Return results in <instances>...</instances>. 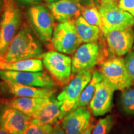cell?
<instances>
[{
  "mask_svg": "<svg viewBox=\"0 0 134 134\" xmlns=\"http://www.w3.org/2000/svg\"><path fill=\"white\" fill-rule=\"evenodd\" d=\"M42 53V46L31 30L23 28L13 38L0 60L5 62H14L37 58Z\"/></svg>",
  "mask_w": 134,
  "mask_h": 134,
  "instance_id": "1",
  "label": "cell"
},
{
  "mask_svg": "<svg viewBox=\"0 0 134 134\" xmlns=\"http://www.w3.org/2000/svg\"><path fill=\"white\" fill-rule=\"evenodd\" d=\"M92 75L91 70H82L78 72L62 91L58 94L57 99L62 102L60 120L62 119L68 113L75 109L82 92L91 80Z\"/></svg>",
  "mask_w": 134,
  "mask_h": 134,
  "instance_id": "2",
  "label": "cell"
},
{
  "mask_svg": "<svg viewBox=\"0 0 134 134\" xmlns=\"http://www.w3.org/2000/svg\"><path fill=\"white\" fill-rule=\"evenodd\" d=\"M21 23V14L16 3L8 0L0 19V58L14 37Z\"/></svg>",
  "mask_w": 134,
  "mask_h": 134,
  "instance_id": "3",
  "label": "cell"
},
{
  "mask_svg": "<svg viewBox=\"0 0 134 134\" xmlns=\"http://www.w3.org/2000/svg\"><path fill=\"white\" fill-rule=\"evenodd\" d=\"M43 64L57 85L69 83L72 75V59L69 56L59 52H47L43 55Z\"/></svg>",
  "mask_w": 134,
  "mask_h": 134,
  "instance_id": "4",
  "label": "cell"
},
{
  "mask_svg": "<svg viewBox=\"0 0 134 134\" xmlns=\"http://www.w3.org/2000/svg\"><path fill=\"white\" fill-rule=\"evenodd\" d=\"M99 11L103 26L102 32L132 27L134 26L133 17L130 13L120 9L118 3L112 0L101 1Z\"/></svg>",
  "mask_w": 134,
  "mask_h": 134,
  "instance_id": "5",
  "label": "cell"
},
{
  "mask_svg": "<svg viewBox=\"0 0 134 134\" xmlns=\"http://www.w3.org/2000/svg\"><path fill=\"white\" fill-rule=\"evenodd\" d=\"M99 71L115 91H123L133 84L125 66L124 58L115 57L104 62L100 65Z\"/></svg>",
  "mask_w": 134,
  "mask_h": 134,
  "instance_id": "6",
  "label": "cell"
},
{
  "mask_svg": "<svg viewBox=\"0 0 134 134\" xmlns=\"http://www.w3.org/2000/svg\"><path fill=\"white\" fill-rule=\"evenodd\" d=\"M53 48L65 54H73L81 44L76 32L75 20L59 23L55 26L52 38Z\"/></svg>",
  "mask_w": 134,
  "mask_h": 134,
  "instance_id": "7",
  "label": "cell"
},
{
  "mask_svg": "<svg viewBox=\"0 0 134 134\" xmlns=\"http://www.w3.org/2000/svg\"><path fill=\"white\" fill-rule=\"evenodd\" d=\"M0 79L14 83L37 87V88H55L57 84L46 71H16L0 70Z\"/></svg>",
  "mask_w": 134,
  "mask_h": 134,
  "instance_id": "8",
  "label": "cell"
},
{
  "mask_svg": "<svg viewBox=\"0 0 134 134\" xmlns=\"http://www.w3.org/2000/svg\"><path fill=\"white\" fill-rule=\"evenodd\" d=\"M30 22L38 37L43 43L52 41L54 29V18L44 6H34L28 11Z\"/></svg>",
  "mask_w": 134,
  "mask_h": 134,
  "instance_id": "9",
  "label": "cell"
},
{
  "mask_svg": "<svg viewBox=\"0 0 134 134\" xmlns=\"http://www.w3.org/2000/svg\"><path fill=\"white\" fill-rule=\"evenodd\" d=\"M32 120L31 117L5 104L0 106V128L9 134H23Z\"/></svg>",
  "mask_w": 134,
  "mask_h": 134,
  "instance_id": "10",
  "label": "cell"
},
{
  "mask_svg": "<svg viewBox=\"0 0 134 134\" xmlns=\"http://www.w3.org/2000/svg\"><path fill=\"white\" fill-rule=\"evenodd\" d=\"M99 57V46L96 42L80 46L72 58V75L82 70H91L98 64Z\"/></svg>",
  "mask_w": 134,
  "mask_h": 134,
  "instance_id": "11",
  "label": "cell"
},
{
  "mask_svg": "<svg viewBox=\"0 0 134 134\" xmlns=\"http://www.w3.org/2000/svg\"><path fill=\"white\" fill-rule=\"evenodd\" d=\"M109 48L114 55L121 57L128 53L134 43V31L132 27L104 31Z\"/></svg>",
  "mask_w": 134,
  "mask_h": 134,
  "instance_id": "12",
  "label": "cell"
},
{
  "mask_svg": "<svg viewBox=\"0 0 134 134\" xmlns=\"http://www.w3.org/2000/svg\"><path fill=\"white\" fill-rule=\"evenodd\" d=\"M114 91L113 87L104 79L99 84L90 103V108L94 116L104 115L111 110Z\"/></svg>",
  "mask_w": 134,
  "mask_h": 134,
  "instance_id": "13",
  "label": "cell"
},
{
  "mask_svg": "<svg viewBox=\"0 0 134 134\" xmlns=\"http://www.w3.org/2000/svg\"><path fill=\"white\" fill-rule=\"evenodd\" d=\"M62 127L66 134H81L91 123V113L86 106L78 107L62 119Z\"/></svg>",
  "mask_w": 134,
  "mask_h": 134,
  "instance_id": "14",
  "label": "cell"
},
{
  "mask_svg": "<svg viewBox=\"0 0 134 134\" xmlns=\"http://www.w3.org/2000/svg\"><path fill=\"white\" fill-rule=\"evenodd\" d=\"M50 11L58 23L77 19L81 14L83 6L79 0H58L48 5Z\"/></svg>",
  "mask_w": 134,
  "mask_h": 134,
  "instance_id": "15",
  "label": "cell"
},
{
  "mask_svg": "<svg viewBox=\"0 0 134 134\" xmlns=\"http://www.w3.org/2000/svg\"><path fill=\"white\" fill-rule=\"evenodd\" d=\"M0 86L15 97L48 98L56 93L55 88L32 87L9 81H3Z\"/></svg>",
  "mask_w": 134,
  "mask_h": 134,
  "instance_id": "16",
  "label": "cell"
},
{
  "mask_svg": "<svg viewBox=\"0 0 134 134\" xmlns=\"http://www.w3.org/2000/svg\"><path fill=\"white\" fill-rule=\"evenodd\" d=\"M62 102L51 96L47 98L33 118V120L41 125H53L60 120Z\"/></svg>",
  "mask_w": 134,
  "mask_h": 134,
  "instance_id": "17",
  "label": "cell"
},
{
  "mask_svg": "<svg viewBox=\"0 0 134 134\" xmlns=\"http://www.w3.org/2000/svg\"><path fill=\"white\" fill-rule=\"evenodd\" d=\"M47 99V98L16 97L6 100L4 104L33 119Z\"/></svg>",
  "mask_w": 134,
  "mask_h": 134,
  "instance_id": "18",
  "label": "cell"
},
{
  "mask_svg": "<svg viewBox=\"0 0 134 134\" xmlns=\"http://www.w3.org/2000/svg\"><path fill=\"white\" fill-rule=\"evenodd\" d=\"M43 69L42 62L37 58H28L14 62H5L0 60V70L37 72L42 71Z\"/></svg>",
  "mask_w": 134,
  "mask_h": 134,
  "instance_id": "19",
  "label": "cell"
},
{
  "mask_svg": "<svg viewBox=\"0 0 134 134\" xmlns=\"http://www.w3.org/2000/svg\"><path fill=\"white\" fill-rule=\"evenodd\" d=\"M76 32L81 43L96 42L99 38L100 29L88 23L82 16L75 20Z\"/></svg>",
  "mask_w": 134,
  "mask_h": 134,
  "instance_id": "20",
  "label": "cell"
},
{
  "mask_svg": "<svg viewBox=\"0 0 134 134\" xmlns=\"http://www.w3.org/2000/svg\"><path fill=\"white\" fill-rule=\"evenodd\" d=\"M103 79V75L100 71H95L93 73L91 79L82 92L75 109L78 107L86 106L90 104L94 94L97 86Z\"/></svg>",
  "mask_w": 134,
  "mask_h": 134,
  "instance_id": "21",
  "label": "cell"
},
{
  "mask_svg": "<svg viewBox=\"0 0 134 134\" xmlns=\"http://www.w3.org/2000/svg\"><path fill=\"white\" fill-rule=\"evenodd\" d=\"M81 15L88 23L99 27L102 31L103 26L100 13L94 4H89L86 6H83Z\"/></svg>",
  "mask_w": 134,
  "mask_h": 134,
  "instance_id": "22",
  "label": "cell"
},
{
  "mask_svg": "<svg viewBox=\"0 0 134 134\" xmlns=\"http://www.w3.org/2000/svg\"><path fill=\"white\" fill-rule=\"evenodd\" d=\"M120 104L124 113L129 115H134V88H129L122 91Z\"/></svg>",
  "mask_w": 134,
  "mask_h": 134,
  "instance_id": "23",
  "label": "cell"
},
{
  "mask_svg": "<svg viewBox=\"0 0 134 134\" xmlns=\"http://www.w3.org/2000/svg\"><path fill=\"white\" fill-rule=\"evenodd\" d=\"M114 122V117L111 115L100 119L94 125L92 134H109L113 129Z\"/></svg>",
  "mask_w": 134,
  "mask_h": 134,
  "instance_id": "24",
  "label": "cell"
},
{
  "mask_svg": "<svg viewBox=\"0 0 134 134\" xmlns=\"http://www.w3.org/2000/svg\"><path fill=\"white\" fill-rule=\"evenodd\" d=\"M52 125H41L32 120L23 134H49L52 130Z\"/></svg>",
  "mask_w": 134,
  "mask_h": 134,
  "instance_id": "25",
  "label": "cell"
},
{
  "mask_svg": "<svg viewBox=\"0 0 134 134\" xmlns=\"http://www.w3.org/2000/svg\"><path fill=\"white\" fill-rule=\"evenodd\" d=\"M124 60L129 74L134 80V51L127 53Z\"/></svg>",
  "mask_w": 134,
  "mask_h": 134,
  "instance_id": "26",
  "label": "cell"
},
{
  "mask_svg": "<svg viewBox=\"0 0 134 134\" xmlns=\"http://www.w3.org/2000/svg\"><path fill=\"white\" fill-rule=\"evenodd\" d=\"M118 4L120 9L130 13L134 18V0H119Z\"/></svg>",
  "mask_w": 134,
  "mask_h": 134,
  "instance_id": "27",
  "label": "cell"
},
{
  "mask_svg": "<svg viewBox=\"0 0 134 134\" xmlns=\"http://www.w3.org/2000/svg\"><path fill=\"white\" fill-rule=\"evenodd\" d=\"M49 134H66L65 130L62 127L60 122H57L55 124L53 125L52 130Z\"/></svg>",
  "mask_w": 134,
  "mask_h": 134,
  "instance_id": "28",
  "label": "cell"
},
{
  "mask_svg": "<svg viewBox=\"0 0 134 134\" xmlns=\"http://www.w3.org/2000/svg\"><path fill=\"white\" fill-rule=\"evenodd\" d=\"M94 127V124L93 122H91V123L90 124L89 126L87 127V129L86 130L84 131L83 133H81V134H92V131H93V129Z\"/></svg>",
  "mask_w": 134,
  "mask_h": 134,
  "instance_id": "29",
  "label": "cell"
},
{
  "mask_svg": "<svg viewBox=\"0 0 134 134\" xmlns=\"http://www.w3.org/2000/svg\"><path fill=\"white\" fill-rule=\"evenodd\" d=\"M8 0H0V14L3 13L6 6Z\"/></svg>",
  "mask_w": 134,
  "mask_h": 134,
  "instance_id": "30",
  "label": "cell"
},
{
  "mask_svg": "<svg viewBox=\"0 0 134 134\" xmlns=\"http://www.w3.org/2000/svg\"><path fill=\"white\" fill-rule=\"evenodd\" d=\"M24 2L30 3V4H35V3H37L39 2L40 0H22Z\"/></svg>",
  "mask_w": 134,
  "mask_h": 134,
  "instance_id": "31",
  "label": "cell"
},
{
  "mask_svg": "<svg viewBox=\"0 0 134 134\" xmlns=\"http://www.w3.org/2000/svg\"><path fill=\"white\" fill-rule=\"evenodd\" d=\"M99 0H87V1L90 3V4H94V3H98Z\"/></svg>",
  "mask_w": 134,
  "mask_h": 134,
  "instance_id": "32",
  "label": "cell"
},
{
  "mask_svg": "<svg viewBox=\"0 0 134 134\" xmlns=\"http://www.w3.org/2000/svg\"><path fill=\"white\" fill-rule=\"evenodd\" d=\"M0 134H9V133H8L7 132L5 131V130H3L2 129L0 128Z\"/></svg>",
  "mask_w": 134,
  "mask_h": 134,
  "instance_id": "33",
  "label": "cell"
},
{
  "mask_svg": "<svg viewBox=\"0 0 134 134\" xmlns=\"http://www.w3.org/2000/svg\"><path fill=\"white\" fill-rule=\"evenodd\" d=\"M44 1H46V2H48V3H52V2H54V1H58V0H44Z\"/></svg>",
  "mask_w": 134,
  "mask_h": 134,
  "instance_id": "34",
  "label": "cell"
},
{
  "mask_svg": "<svg viewBox=\"0 0 134 134\" xmlns=\"http://www.w3.org/2000/svg\"><path fill=\"white\" fill-rule=\"evenodd\" d=\"M112 1H115V2H117V3H119V0H112Z\"/></svg>",
  "mask_w": 134,
  "mask_h": 134,
  "instance_id": "35",
  "label": "cell"
},
{
  "mask_svg": "<svg viewBox=\"0 0 134 134\" xmlns=\"http://www.w3.org/2000/svg\"><path fill=\"white\" fill-rule=\"evenodd\" d=\"M109 1V0H101V1H103V2H104V1Z\"/></svg>",
  "mask_w": 134,
  "mask_h": 134,
  "instance_id": "36",
  "label": "cell"
},
{
  "mask_svg": "<svg viewBox=\"0 0 134 134\" xmlns=\"http://www.w3.org/2000/svg\"><path fill=\"white\" fill-rule=\"evenodd\" d=\"M133 49H134V47H133Z\"/></svg>",
  "mask_w": 134,
  "mask_h": 134,
  "instance_id": "37",
  "label": "cell"
}]
</instances>
